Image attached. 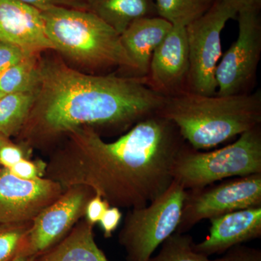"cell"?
Here are the masks:
<instances>
[{"label":"cell","mask_w":261,"mask_h":261,"mask_svg":"<svg viewBox=\"0 0 261 261\" xmlns=\"http://www.w3.org/2000/svg\"><path fill=\"white\" fill-rule=\"evenodd\" d=\"M39 10L53 6L66 7L87 10L85 0H18Z\"/></svg>","instance_id":"obj_28"},{"label":"cell","mask_w":261,"mask_h":261,"mask_svg":"<svg viewBox=\"0 0 261 261\" xmlns=\"http://www.w3.org/2000/svg\"><path fill=\"white\" fill-rule=\"evenodd\" d=\"M215 0H155L158 15L172 25L185 27L200 18Z\"/></svg>","instance_id":"obj_20"},{"label":"cell","mask_w":261,"mask_h":261,"mask_svg":"<svg viewBox=\"0 0 261 261\" xmlns=\"http://www.w3.org/2000/svg\"><path fill=\"white\" fill-rule=\"evenodd\" d=\"M64 192L58 182L41 177L22 179L0 169V224L31 222Z\"/></svg>","instance_id":"obj_11"},{"label":"cell","mask_w":261,"mask_h":261,"mask_svg":"<svg viewBox=\"0 0 261 261\" xmlns=\"http://www.w3.org/2000/svg\"><path fill=\"white\" fill-rule=\"evenodd\" d=\"M32 55L12 43L0 40V73Z\"/></svg>","instance_id":"obj_24"},{"label":"cell","mask_w":261,"mask_h":261,"mask_svg":"<svg viewBox=\"0 0 261 261\" xmlns=\"http://www.w3.org/2000/svg\"><path fill=\"white\" fill-rule=\"evenodd\" d=\"M39 54L23 61L0 73V92L4 94L37 92L40 83Z\"/></svg>","instance_id":"obj_19"},{"label":"cell","mask_w":261,"mask_h":261,"mask_svg":"<svg viewBox=\"0 0 261 261\" xmlns=\"http://www.w3.org/2000/svg\"><path fill=\"white\" fill-rule=\"evenodd\" d=\"M238 13L243 11L260 10L261 0H222Z\"/></svg>","instance_id":"obj_30"},{"label":"cell","mask_w":261,"mask_h":261,"mask_svg":"<svg viewBox=\"0 0 261 261\" xmlns=\"http://www.w3.org/2000/svg\"><path fill=\"white\" fill-rule=\"evenodd\" d=\"M8 169L10 173L22 179H35L44 177L46 163L43 161H32L29 159H25Z\"/></svg>","instance_id":"obj_23"},{"label":"cell","mask_w":261,"mask_h":261,"mask_svg":"<svg viewBox=\"0 0 261 261\" xmlns=\"http://www.w3.org/2000/svg\"><path fill=\"white\" fill-rule=\"evenodd\" d=\"M186 195L187 190L173 181L148 205L128 211L118 235L126 261H148L159 245L176 231Z\"/></svg>","instance_id":"obj_6"},{"label":"cell","mask_w":261,"mask_h":261,"mask_svg":"<svg viewBox=\"0 0 261 261\" xmlns=\"http://www.w3.org/2000/svg\"><path fill=\"white\" fill-rule=\"evenodd\" d=\"M12 261H32V257L19 255L16 257H15V258Z\"/></svg>","instance_id":"obj_31"},{"label":"cell","mask_w":261,"mask_h":261,"mask_svg":"<svg viewBox=\"0 0 261 261\" xmlns=\"http://www.w3.org/2000/svg\"><path fill=\"white\" fill-rule=\"evenodd\" d=\"M37 92L5 94L0 98V135H19L30 114Z\"/></svg>","instance_id":"obj_18"},{"label":"cell","mask_w":261,"mask_h":261,"mask_svg":"<svg viewBox=\"0 0 261 261\" xmlns=\"http://www.w3.org/2000/svg\"><path fill=\"white\" fill-rule=\"evenodd\" d=\"M165 97L138 79L85 74L58 60L40 61V83L20 130L25 143L42 146L83 127L123 132L159 113Z\"/></svg>","instance_id":"obj_2"},{"label":"cell","mask_w":261,"mask_h":261,"mask_svg":"<svg viewBox=\"0 0 261 261\" xmlns=\"http://www.w3.org/2000/svg\"><path fill=\"white\" fill-rule=\"evenodd\" d=\"M0 40L33 54L56 50L40 10L18 0H0Z\"/></svg>","instance_id":"obj_13"},{"label":"cell","mask_w":261,"mask_h":261,"mask_svg":"<svg viewBox=\"0 0 261 261\" xmlns=\"http://www.w3.org/2000/svg\"><path fill=\"white\" fill-rule=\"evenodd\" d=\"M110 207L107 201L100 196L94 194L86 206L84 217L92 225H95L102 219L103 214Z\"/></svg>","instance_id":"obj_27"},{"label":"cell","mask_w":261,"mask_h":261,"mask_svg":"<svg viewBox=\"0 0 261 261\" xmlns=\"http://www.w3.org/2000/svg\"><path fill=\"white\" fill-rule=\"evenodd\" d=\"M255 207H261V173L187 190L176 231L186 233L202 220Z\"/></svg>","instance_id":"obj_8"},{"label":"cell","mask_w":261,"mask_h":261,"mask_svg":"<svg viewBox=\"0 0 261 261\" xmlns=\"http://www.w3.org/2000/svg\"><path fill=\"white\" fill-rule=\"evenodd\" d=\"M31 224H0V261H12L19 255Z\"/></svg>","instance_id":"obj_22"},{"label":"cell","mask_w":261,"mask_h":261,"mask_svg":"<svg viewBox=\"0 0 261 261\" xmlns=\"http://www.w3.org/2000/svg\"><path fill=\"white\" fill-rule=\"evenodd\" d=\"M93 225L79 221L61 241L32 261H108L94 240Z\"/></svg>","instance_id":"obj_16"},{"label":"cell","mask_w":261,"mask_h":261,"mask_svg":"<svg viewBox=\"0 0 261 261\" xmlns=\"http://www.w3.org/2000/svg\"><path fill=\"white\" fill-rule=\"evenodd\" d=\"M211 261H261V250L241 244L228 249L222 257Z\"/></svg>","instance_id":"obj_25"},{"label":"cell","mask_w":261,"mask_h":261,"mask_svg":"<svg viewBox=\"0 0 261 261\" xmlns=\"http://www.w3.org/2000/svg\"><path fill=\"white\" fill-rule=\"evenodd\" d=\"M121 218L122 214L119 207L115 206L108 207L99 222L104 232L105 238H110L112 237L113 233L116 231L121 222Z\"/></svg>","instance_id":"obj_29"},{"label":"cell","mask_w":261,"mask_h":261,"mask_svg":"<svg viewBox=\"0 0 261 261\" xmlns=\"http://www.w3.org/2000/svg\"><path fill=\"white\" fill-rule=\"evenodd\" d=\"M190 72L186 27L173 25L154 49L142 83L165 98L188 92Z\"/></svg>","instance_id":"obj_12"},{"label":"cell","mask_w":261,"mask_h":261,"mask_svg":"<svg viewBox=\"0 0 261 261\" xmlns=\"http://www.w3.org/2000/svg\"><path fill=\"white\" fill-rule=\"evenodd\" d=\"M148 261H211L196 251L192 237L186 233L173 232L161 244V250Z\"/></svg>","instance_id":"obj_21"},{"label":"cell","mask_w":261,"mask_h":261,"mask_svg":"<svg viewBox=\"0 0 261 261\" xmlns=\"http://www.w3.org/2000/svg\"><path fill=\"white\" fill-rule=\"evenodd\" d=\"M94 195L87 187L66 189L32 220L19 255L33 258L61 241L84 216L87 202Z\"/></svg>","instance_id":"obj_10"},{"label":"cell","mask_w":261,"mask_h":261,"mask_svg":"<svg viewBox=\"0 0 261 261\" xmlns=\"http://www.w3.org/2000/svg\"><path fill=\"white\" fill-rule=\"evenodd\" d=\"M5 94L4 93H3V92H0V98H1L2 97H3V95H5Z\"/></svg>","instance_id":"obj_33"},{"label":"cell","mask_w":261,"mask_h":261,"mask_svg":"<svg viewBox=\"0 0 261 261\" xmlns=\"http://www.w3.org/2000/svg\"><path fill=\"white\" fill-rule=\"evenodd\" d=\"M173 25L161 17L139 19L121 34L122 45L135 65V78L142 80L148 72L153 51Z\"/></svg>","instance_id":"obj_15"},{"label":"cell","mask_w":261,"mask_h":261,"mask_svg":"<svg viewBox=\"0 0 261 261\" xmlns=\"http://www.w3.org/2000/svg\"><path fill=\"white\" fill-rule=\"evenodd\" d=\"M40 11L56 50L89 68L118 67L126 72L125 76L135 78V65L122 45L120 34L97 15L60 6Z\"/></svg>","instance_id":"obj_4"},{"label":"cell","mask_w":261,"mask_h":261,"mask_svg":"<svg viewBox=\"0 0 261 261\" xmlns=\"http://www.w3.org/2000/svg\"><path fill=\"white\" fill-rule=\"evenodd\" d=\"M159 116L172 121L193 148H213L261 125V91L238 95L186 92L165 98Z\"/></svg>","instance_id":"obj_3"},{"label":"cell","mask_w":261,"mask_h":261,"mask_svg":"<svg viewBox=\"0 0 261 261\" xmlns=\"http://www.w3.org/2000/svg\"><path fill=\"white\" fill-rule=\"evenodd\" d=\"M255 173H261V125L245 132L231 145L211 152L196 149L186 142L173 168V181L186 190Z\"/></svg>","instance_id":"obj_5"},{"label":"cell","mask_w":261,"mask_h":261,"mask_svg":"<svg viewBox=\"0 0 261 261\" xmlns=\"http://www.w3.org/2000/svg\"><path fill=\"white\" fill-rule=\"evenodd\" d=\"M66 145L46 163L44 177L69 187H89L110 206L145 207L173 181V168L186 143L172 121L156 114L113 142L93 128L70 132Z\"/></svg>","instance_id":"obj_1"},{"label":"cell","mask_w":261,"mask_h":261,"mask_svg":"<svg viewBox=\"0 0 261 261\" xmlns=\"http://www.w3.org/2000/svg\"><path fill=\"white\" fill-rule=\"evenodd\" d=\"M8 141H9V139L0 135V147H1L2 145H4L5 143H6Z\"/></svg>","instance_id":"obj_32"},{"label":"cell","mask_w":261,"mask_h":261,"mask_svg":"<svg viewBox=\"0 0 261 261\" xmlns=\"http://www.w3.org/2000/svg\"><path fill=\"white\" fill-rule=\"evenodd\" d=\"M238 12L222 0H215L205 14L186 27L190 72L188 92L214 96L217 92L216 71L222 55L221 35Z\"/></svg>","instance_id":"obj_7"},{"label":"cell","mask_w":261,"mask_h":261,"mask_svg":"<svg viewBox=\"0 0 261 261\" xmlns=\"http://www.w3.org/2000/svg\"><path fill=\"white\" fill-rule=\"evenodd\" d=\"M87 10L121 34L135 20L159 16L155 0H85Z\"/></svg>","instance_id":"obj_17"},{"label":"cell","mask_w":261,"mask_h":261,"mask_svg":"<svg viewBox=\"0 0 261 261\" xmlns=\"http://www.w3.org/2000/svg\"><path fill=\"white\" fill-rule=\"evenodd\" d=\"M239 34L216 71L219 96L252 93L261 56L260 10L240 12Z\"/></svg>","instance_id":"obj_9"},{"label":"cell","mask_w":261,"mask_h":261,"mask_svg":"<svg viewBox=\"0 0 261 261\" xmlns=\"http://www.w3.org/2000/svg\"><path fill=\"white\" fill-rule=\"evenodd\" d=\"M209 220L208 234L201 243H194L196 251L207 257L224 254L235 245L261 237V207L233 211Z\"/></svg>","instance_id":"obj_14"},{"label":"cell","mask_w":261,"mask_h":261,"mask_svg":"<svg viewBox=\"0 0 261 261\" xmlns=\"http://www.w3.org/2000/svg\"><path fill=\"white\" fill-rule=\"evenodd\" d=\"M29 159L25 149L8 141L0 147V166L10 168L21 160Z\"/></svg>","instance_id":"obj_26"}]
</instances>
